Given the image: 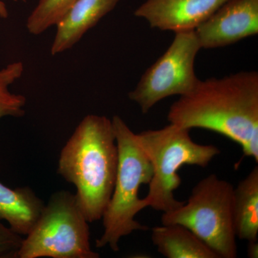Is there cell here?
<instances>
[{
  "mask_svg": "<svg viewBox=\"0 0 258 258\" xmlns=\"http://www.w3.org/2000/svg\"><path fill=\"white\" fill-rule=\"evenodd\" d=\"M171 124L203 128L240 144L243 157L258 162V74L242 71L201 81L180 96L167 115Z\"/></svg>",
  "mask_w": 258,
  "mask_h": 258,
  "instance_id": "1",
  "label": "cell"
},
{
  "mask_svg": "<svg viewBox=\"0 0 258 258\" xmlns=\"http://www.w3.org/2000/svg\"><path fill=\"white\" fill-rule=\"evenodd\" d=\"M118 153L111 120L86 115L61 151L57 172L77 189L88 222L101 220L114 188Z\"/></svg>",
  "mask_w": 258,
  "mask_h": 258,
  "instance_id": "2",
  "label": "cell"
},
{
  "mask_svg": "<svg viewBox=\"0 0 258 258\" xmlns=\"http://www.w3.org/2000/svg\"><path fill=\"white\" fill-rule=\"evenodd\" d=\"M111 121L118 148V168L113 194L102 217L104 231L96 246L97 248L108 246L117 252L120 238L134 231L149 230L135 217L147 208L144 199L139 198V190L142 184L150 182L153 169L137 134L118 115L113 116Z\"/></svg>",
  "mask_w": 258,
  "mask_h": 258,
  "instance_id": "3",
  "label": "cell"
},
{
  "mask_svg": "<svg viewBox=\"0 0 258 258\" xmlns=\"http://www.w3.org/2000/svg\"><path fill=\"white\" fill-rule=\"evenodd\" d=\"M189 132L169 123L162 128L137 134L153 169L149 192L144 198L147 208L162 212L179 208L184 203L174 196L181 184L178 171L184 165L206 167L220 154L216 146L194 142Z\"/></svg>",
  "mask_w": 258,
  "mask_h": 258,
  "instance_id": "4",
  "label": "cell"
},
{
  "mask_svg": "<svg viewBox=\"0 0 258 258\" xmlns=\"http://www.w3.org/2000/svg\"><path fill=\"white\" fill-rule=\"evenodd\" d=\"M234 189L229 181L210 174L194 186L187 203L163 212L161 224L184 225L219 257H237Z\"/></svg>",
  "mask_w": 258,
  "mask_h": 258,
  "instance_id": "5",
  "label": "cell"
},
{
  "mask_svg": "<svg viewBox=\"0 0 258 258\" xmlns=\"http://www.w3.org/2000/svg\"><path fill=\"white\" fill-rule=\"evenodd\" d=\"M23 239L16 257L98 258L90 243L88 222L76 195L52 194L40 218Z\"/></svg>",
  "mask_w": 258,
  "mask_h": 258,
  "instance_id": "6",
  "label": "cell"
},
{
  "mask_svg": "<svg viewBox=\"0 0 258 258\" xmlns=\"http://www.w3.org/2000/svg\"><path fill=\"white\" fill-rule=\"evenodd\" d=\"M174 33L166 52L128 93L129 99L137 103L143 113L168 97L188 94L200 81L195 74V62L201 47L195 30Z\"/></svg>",
  "mask_w": 258,
  "mask_h": 258,
  "instance_id": "7",
  "label": "cell"
},
{
  "mask_svg": "<svg viewBox=\"0 0 258 258\" xmlns=\"http://www.w3.org/2000/svg\"><path fill=\"white\" fill-rule=\"evenodd\" d=\"M204 49L228 46L258 33V0H227L195 30Z\"/></svg>",
  "mask_w": 258,
  "mask_h": 258,
  "instance_id": "8",
  "label": "cell"
},
{
  "mask_svg": "<svg viewBox=\"0 0 258 258\" xmlns=\"http://www.w3.org/2000/svg\"><path fill=\"white\" fill-rule=\"evenodd\" d=\"M227 1L146 0L134 15L161 31H189L195 30Z\"/></svg>",
  "mask_w": 258,
  "mask_h": 258,
  "instance_id": "9",
  "label": "cell"
},
{
  "mask_svg": "<svg viewBox=\"0 0 258 258\" xmlns=\"http://www.w3.org/2000/svg\"><path fill=\"white\" fill-rule=\"evenodd\" d=\"M120 0H76L56 24L52 55L72 48L83 35L114 9Z\"/></svg>",
  "mask_w": 258,
  "mask_h": 258,
  "instance_id": "10",
  "label": "cell"
},
{
  "mask_svg": "<svg viewBox=\"0 0 258 258\" xmlns=\"http://www.w3.org/2000/svg\"><path fill=\"white\" fill-rule=\"evenodd\" d=\"M45 206L31 188L13 189L0 182V220H6L10 229L18 235L30 233Z\"/></svg>",
  "mask_w": 258,
  "mask_h": 258,
  "instance_id": "11",
  "label": "cell"
},
{
  "mask_svg": "<svg viewBox=\"0 0 258 258\" xmlns=\"http://www.w3.org/2000/svg\"><path fill=\"white\" fill-rule=\"evenodd\" d=\"M152 241L167 258H220L192 231L179 224L153 227Z\"/></svg>",
  "mask_w": 258,
  "mask_h": 258,
  "instance_id": "12",
  "label": "cell"
},
{
  "mask_svg": "<svg viewBox=\"0 0 258 258\" xmlns=\"http://www.w3.org/2000/svg\"><path fill=\"white\" fill-rule=\"evenodd\" d=\"M234 203L236 236L247 242L257 240V166L234 189Z\"/></svg>",
  "mask_w": 258,
  "mask_h": 258,
  "instance_id": "13",
  "label": "cell"
},
{
  "mask_svg": "<svg viewBox=\"0 0 258 258\" xmlns=\"http://www.w3.org/2000/svg\"><path fill=\"white\" fill-rule=\"evenodd\" d=\"M24 72L23 62H13L0 70V118L5 116L20 118L25 115L23 109L26 98L23 95L10 92V85L22 77Z\"/></svg>",
  "mask_w": 258,
  "mask_h": 258,
  "instance_id": "14",
  "label": "cell"
},
{
  "mask_svg": "<svg viewBox=\"0 0 258 258\" xmlns=\"http://www.w3.org/2000/svg\"><path fill=\"white\" fill-rule=\"evenodd\" d=\"M76 0H39L27 20L28 32L34 35L43 33L59 20Z\"/></svg>",
  "mask_w": 258,
  "mask_h": 258,
  "instance_id": "15",
  "label": "cell"
},
{
  "mask_svg": "<svg viewBox=\"0 0 258 258\" xmlns=\"http://www.w3.org/2000/svg\"><path fill=\"white\" fill-rule=\"evenodd\" d=\"M0 220V257H16L23 239Z\"/></svg>",
  "mask_w": 258,
  "mask_h": 258,
  "instance_id": "16",
  "label": "cell"
},
{
  "mask_svg": "<svg viewBox=\"0 0 258 258\" xmlns=\"http://www.w3.org/2000/svg\"><path fill=\"white\" fill-rule=\"evenodd\" d=\"M247 252V257L249 258L258 257L257 240L249 241Z\"/></svg>",
  "mask_w": 258,
  "mask_h": 258,
  "instance_id": "17",
  "label": "cell"
},
{
  "mask_svg": "<svg viewBox=\"0 0 258 258\" xmlns=\"http://www.w3.org/2000/svg\"><path fill=\"white\" fill-rule=\"evenodd\" d=\"M23 2H26L27 0H21ZM8 11L7 9L6 5L3 2L0 0V18L3 19H7L8 18Z\"/></svg>",
  "mask_w": 258,
  "mask_h": 258,
  "instance_id": "18",
  "label": "cell"
}]
</instances>
